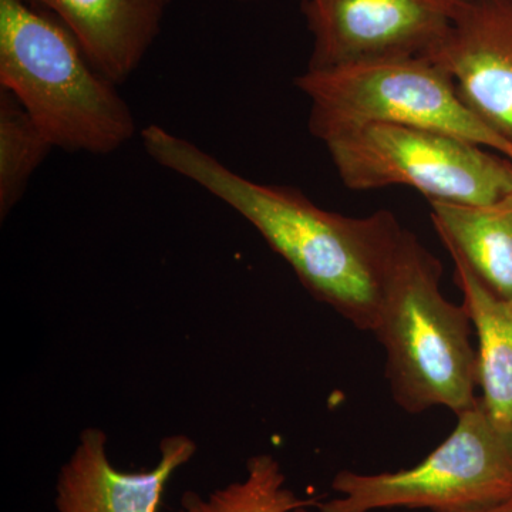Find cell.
<instances>
[{
	"label": "cell",
	"mask_w": 512,
	"mask_h": 512,
	"mask_svg": "<svg viewBox=\"0 0 512 512\" xmlns=\"http://www.w3.org/2000/svg\"><path fill=\"white\" fill-rule=\"evenodd\" d=\"M148 156L225 202L282 256L316 301L363 332H375L406 228L390 211L346 217L286 185L242 177L190 140L151 124Z\"/></svg>",
	"instance_id": "cell-1"
},
{
	"label": "cell",
	"mask_w": 512,
	"mask_h": 512,
	"mask_svg": "<svg viewBox=\"0 0 512 512\" xmlns=\"http://www.w3.org/2000/svg\"><path fill=\"white\" fill-rule=\"evenodd\" d=\"M0 87L60 150L106 156L136 136L117 84L59 20L23 0H0Z\"/></svg>",
	"instance_id": "cell-2"
},
{
	"label": "cell",
	"mask_w": 512,
	"mask_h": 512,
	"mask_svg": "<svg viewBox=\"0 0 512 512\" xmlns=\"http://www.w3.org/2000/svg\"><path fill=\"white\" fill-rule=\"evenodd\" d=\"M441 275L439 259L406 229L373 333L393 400L410 414L441 406L458 416L478 400L470 315L443 295Z\"/></svg>",
	"instance_id": "cell-3"
},
{
	"label": "cell",
	"mask_w": 512,
	"mask_h": 512,
	"mask_svg": "<svg viewBox=\"0 0 512 512\" xmlns=\"http://www.w3.org/2000/svg\"><path fill=\"white\" fill-rule=\"evenodd\" d=\"M295 84L311 101L309 130L320 141L363 124H396L493 148L512 161L511 141L468 107L453 77L429 57L308 69Z\"/></svg>",
	"instance_id": "cell-4"
},
{
	"label": "cell",
	"mask_w": 512,
	"mask_h": 512,
	"mask_svg": "<svg viewBox=\"0 0 512 512\" xmlns=\"http://www.w3.org/2000/svg\"><path fill=\"white\" fill-rule=\"evenodd\" d=\"M352 191L406 185L429 201L488 205L512 194V161L461 138L396 124H363L322 141Z\"/></svg>",
	"instance_id": "cell-5"
},
{
	"label": "cell",
	"mask_w": 512,
	"mask_h": 512,
	"mask_svg": "<svg viewBox=\"0 0 512 512\" xmlns=\"http://www.w3.org/2000/svg\"><path fill=\"white\" fill-rule=\"evenodd\" d=\"M457 417L453 433L417 466L380 474L339 471L332 481L339 497L316 504L319 512H466L510 500L512 444L494 426L480 397Z\"/></svg>",
	"instance_id": "cell-6"
},
{
	"label": "cell",
	"mask_w": 512,
	"mask_h": 512,
	"mask_svg": "<svg viewBox=\"0 0 512 512\" xmlns=\"http://www.w3.org/2000/svg\"><path fill=\"white\" fill-rule=\"evenodd\" d=\"M313 37L308 69L427 56L467 0H301Z\"/></svg>",
	"instance_id": "cell-7"
},
{
	"label": "cell",
	"mask_w": 512,
	"mask_h": 512,
	"mask_svg": "<svg viewBox=\"0 0 512 512\" xmlns=\"http://www.w3.org/2000/svg\"><path fill=\"white\" fill-rule=\"evenodd\" d=\"M468 107L512 143V0H467L429 55Z\"/></svg>",
	"instance_id": "cell-8"
},
{
	"label": "cell",
	"mask_w": 512,
	"mask_h": 512,
	"mask_svg": "<svg viewBox=\"0 0 512 512\" xmlns=\"http://www.w3.org/2000/svg\"><path fill=\"white\" fill-rule=\"evenodd\" d=\"M195 453L197 443L191 437L174 434L161 440L156 466L121 471L107 453V434L90 427L60 468L56 512H158L171 477Z\"/></svg>",
	"instance_id": "cell-9"
},
{
	"label": "cell",
	"mask_w": 512,
	"mask_h": 512,
	"mask_svg": "<svg viewBox=\"0 0 512 512\" xmlns=\"http://www.w3.org/2000/svg\"><path fill=\"white\" fill-rule=\"evenodd\" d=\"M69 30L101 74L126 82L160 35L171 0H23Z\"/></svg>",
	"instance_id": "cell-10"
},
{
	"label": "cell",
	"mask_w": 512,
	"mask_h": 512,
	"mask_svg": "<svg viewBox=\"0 0 512 512\" xmlns=\"http://www.w3.org/2000/svg\"><path fill=\"white\" fill-rule=\"evenodd\" d=\"M430 218L451 258L491 293L512 299V194L488 205L430 201Z\"/></svg>",
	"instance_id": "cell-11"
},
{
	"label": "cell",
	"mask_w": 512,
	"mask_h": 512,
	"mask_svg": "<svg viewBox=\"0 0 512 512\" xmlns=\"http://www.w3.org/2000/svg\"><path fill=\"white\" fill-rule=\"evenodd\" d=\"M464 308L476 328L477 376L481 404L494 426L512 444V299L498 298L453 258Z\"/></svg>",
	"instance_id": "cell-12"
},
{
	"label": "cell",
	"mask_w": 512,
	"mask_h": 512,
	"mask_svg": "<svg viewBox=\"0 0 512 512\" xmlns=\"http://www.w3.org/2000/svg\"><path fill=\"white\" fill-rule=\"evenodd\" d=\"M316 500H302L286 487L281 464L271 454L247 461L242 480L207 495L185 491L177 512H309Z\"/></svg>",
	"instance_id": "cell-13"
},
{
	"label": "cell",
	"mask_w": 512,
	"mask_h": 512,
	"mask_svg": "<svg viewBox=\"0 0 512 512\" xmlns=\"http://www.w3.org/2000/svg\"><path fill=\"white\" fill-rule=\"evenodd\" d=\"M46 134L9 90L0 87V218L25 195L29 181L53 150Z\"/></svg>",
	"instance_id": "cell-14"
},
{
	"label": "cell",
	"mask_w": 512,
	"mask_h": 512,
	"mask_svg": "<svg viewBox=\"0 0 512 512\" xmlns=\"http://www.w3.org/2000/svg\"><path fill=\"white\" fill-rule=\"evenodd\" d=\"M466 512H512V498L503 503L490 505V507L478 508V510H471Z\"/></svg>",
	"instance_id": "cell-15"
},
{
	"label": "cell",
	"mask_w": 512,
	"mask_h": 512,
	"mask_svg": "<svg viewBox=\"0 0 512 512\" xmlns=\"http://www.w3.org/2000/svg\"><path fill=\"white\" fill-rule=\"evenodd\" d=\"M241 2H252V0H241Z\"/></svg>",
	"instance_id": "cell-16"
}]
</instances>
